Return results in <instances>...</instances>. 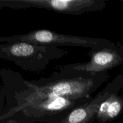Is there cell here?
I'll return each instance as SVG.
<instances>
[{"instance_id": "obj_11", "label": "cell", "mask_w": 123, "mask_h": 123, "mask_svg": "<svg viewBox=\"0 0 123 123\" xmlns=\"http://www.w3.org/2000/svg\"><path fill=\"white\" fill-rule=\"evenodd\" d=\"M3 7H4V6H3V4H2V1H0V8H2Z\"/></svg>"}, {"instance_id": "obj_8", "label": "cell", "mask_w": 123, "mask_h": 123, "mask_svg": "<svg viewBox=\"0 0 123 123\" xmlns=\"http://www.w3.org/2000/svg\"><path fill=\"white\" fill-rule=\"evenodd\" d=\"M121 90L114 91L102 102L98 109L96 121L107 123L116 120L123 113V95H119Z\"/></svg>"}, {"instance_id": "obj_4", "label": "cell", "mask_w": 123, "mask_h": 123, "mask_svg": "<svg viewBox=\"0 0 123 123\" xmlns=\"http://www.w3.org/2000/svg\"><path fill=\"white\" fill-rule=\"evenodd\" d=\"M26 42L40 45L76 46L91 49L106 45L111 41L106 38H92L58 33L48 30H32L26 34L0 37V43Z\"/></svg>"}, {"instance_id": "obj_2", "label": "cell", "mask_w": 123, "mask_h": 123, "mask_svg": "<svg viewBox=\"0 0 123 123\" xmlns=\"http://www.w3.org/2000/svg\"><path fill=\"white\" fill-rule=\"evenodd\" d=\"M67 50L58 46L40 45L26 42L0 44V58L12 61L28 72L39 73L52 61L61 58Z\"/></svg>"}, {"instance_id": "obj_6", "label": "cell", "mask_w": 123, "mask_h": 123, "mask_svg": "<svg viewBox=\"0 0 123 123\" xmlns=\"http://www.w3.org/2000/svg\"><path fill=\"white\" fill-rule=\"evenodd\" d=\"M92 98H47L25 106L17 114L20 113L26 117L40 122L60 123L74 108L88 103Z\"/></svg>"}, {"instance_id": "obj_10", "label": "cell", "mask_w": 123, "mask_h": 123, "mask_svg": "<svg viewBox=\"0 0 123 123\" xmlns=\"http://www.w3.org/2000/svg\"><path fill=\"white\" fill-rule=\"evenodd\" d=\"M0 123H19L18 122V120L14 118V117H12L8 118L7 119L2 120L0 122Z\"/></svg>"}, {"instance_id": "obj_7", "label": "cell", "mask_w": 123, "mask_h": 123, "mask_svg": "<svg viewBox=\"0 0 123 123\" xmlns=\"http://www.w3.org/2000/svg\"><path fill=\"white\" fill-rule=\"evenodd\" d=\"M123 88V74L117 76L91 101L74 108L60 123H93L98 109L111 93Z\"/></svg>"}, {"instance_id": "obj_1", "label": "cell", "mask_w": 123, "mask_h": 123, "mask_svg": "<svg viewBox=\"0 0 123 123\" xmlns=\"http://www.w3.org/2000/svg\"><path fill=\"white\" fill-rule=\"evenodd\" d=\"M108 76V72H105L91 76L64 77L55 71L48 78L38 80L22 79L25 88L14 91L13 98L16 103L5 111L1 120L14 116L22 108L36 101L58 97L92 98V94L103 85Z\"/></svg>"}, {"instance_id": "obj_3", "label": "cell", "mask_w": 123, "mask_h": 123, "mask_svg": "<svg viewBox=\"0 0 123 123\" xmlns=\"http://www.w3.org/2000/svg\"><path fill=\"white\" fill-rule=\"evenodd\" d=\"M88 55L90 59L87 62L58 66L56 72L61 76L72 78L108 72L123 64V44L111 42L106 45L91 49Z\"/></svg>"}, {"instance_id": "obj_5", "label": "cell", "mask_w": 123, "mask_h": 123, "mask_svg": "<svg viewBox=\"0 0 123 123\" xmlns=\"http://www.w3.org/2000/svg\"><path fill=\"white\" fill-rule=\"evenodd\" d=\"M107 0H7L2 1L4 7L16 10L37 8L70 15L102 11Z\"/></svg>"}, {"instance_id": "obj_9", "label": "cell", "mask_w": 123, "mask_h": 123, "mask_svg": "<svg viewBox=\"0 0 123 123\" xmlns=\"http://www.w3.org/2000/svg\"><path fill=\"white\" fill-rule=\"evenodd\" d=\"M4 97H5V92L4 90L3 86H1L0 85V122L1 121V118L2 115H3L4 112Z\"/></svg>"}, {"instance_id": "obj_13", "label": "cell", "mask_w": 123, "mask_h": 123, "mask_svg": "<svg viewBox=\"0 0 123 123\" xmlns=\"http://www.w3.org/2000/svg\"><path fill=\"white\" fill-rule=\"evenodd\" d=\"M121 123V122H119V123Z\"/></svg>"}, {"instance_id": "obj_12", "label": "cell", "mask_w": 123, "mask_h": 123, "mask_svg": "<svg viewBox=\"0 0 123 123\" xmlns=\"http://www.w3.org/2000/svg\"><path fill=\"white\" fill-rule=\"evenodd\" d=\"M119 1H121V2H123V0H119Z\"/></svg>"}]
</instances>
